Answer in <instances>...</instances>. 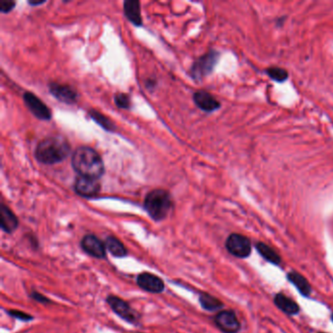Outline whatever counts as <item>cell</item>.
Returning a JSON list of instances; mask_svg holds the SVG:
<instances>
[{"mask_svg": "<svg viewBox=\"0 0 333 333\" xmlns=\"http://www.w3.org/2000/svg\"><path fill=\"white\" fill-rule=\"evenodd\" d=\"M71 164L75 172L84 178L98 180L105 171L100 154L88 147H80L73 153Z\"/></svg>", "mask_w": 333, "mask_h": 333, "instance_id": "1", "label": "cell"}, {"mask_svg": "<svg viewBox=\"0 0 333 333\" xmlns=\"http://www.w3.org/2000/svg\"><path fill=\"white\" fill-rule=\"evenodd\" d=\"M70 153V145L62 136H51L36 146L35 157L43 164H56L65 160Z\"/></svg>", "mask_w": 333, "mask_h": 333, "instance_id": "2", "label": "cell"}, {"mask_svg": "<svg viewBox=\"0 0 333 333\" xmlns=\"http://www.w3.org/2000/svg\"><path fill=\"white\" fill-rule=\"evenodd\" d=\"M173 206L170 194L162 189H156L147 194L144 207L154 221H162Z\"/></svg>", "mask_w": 333, "mask_h": 333, "instance_id": "3", "label": "cell"}, {"mask_svg": "<svg viewBox=\"0 0 333 333\" xmlns=\"http://www.w3.org/2000/svg\"><path fill=\"white\" fill-rule=\"evenodd\" d=\"M220 58V54L215 50H210L206 54L198 58L191 69V75L194 79H201L210 74Z\"/></svg>", "mask_w": 333, "mask_h": 333, "instance_id": "4", "label": "cell"}, {"mask_svg": "<svg viewBox=\"0 0 333 333\" xmlns=\"http://www.w3.org/2000/svg\"><path fill=\"white\" fill-rule=\"evenodd\" d=\"M226 248L236 257L246 258L251 253V241L246 236L239 234H232L227 238Z\"/></svg>", "mask_w": 333, "mask_h": 333, "instance_id": "5", "label": "cell"}, {"mask_svg": "<svg viewBox=\"0 0 333 333\" xmlns=\"http://www.w3.org/2000/svg\"><path fill=\"white\" fill-rule=\"evenodd\" d=\"M107 303L111 307V310L119 316L121 319H124L130 323H137L139 317L135 313V311L129 306V304L122 300L119 297L111 295L107 298Z\"/></svg>", "mask_w": 333, "mask_h": 333, "instance_id": "6", "label": "cell"}, {"mask_svg": "<svg viewBox=\"0 0 333 333\" xmlns=\"http://www.w3.org/2000/svg\"><path fill=\"white\" fill-rule=\"evenodd\" d=\"M24 101L26 106L28 107V110L31 111V113L41 119V120H49L51 119L52 113L49 110V108L42 102L38 97H36L33 93L26 92L24 94Z\"/></svg>", "mask_w": 333, "mask_h": 333, "instance_id": "7", "label": "cell"}, {"mask_svg": "<svg viewBox=\"0 0 333 333\" xmlns=\"http://www.w3.org/2000/svg\"><path fill=\"white\" fill-rule=\"evenodd\" d=\"M214 321L223 333H237L240 329V323L233 311H222L218 313Z\"/></svg>", "mask_w": 333, "mask_h": 333, "instance_id": "8", "label": "cell"}, {"mask_svg": "<svg viewBox=\"0 0 333 333\" xmlns=\"http://www.w3.org/2000/svg\"><path fill=\"white\" fill-rule=\"evenodd\" d=\"M137 283L143 290L151 293H161L165 288L162 279L151 273H142L138 275Z\"/></svg>", "mask_w": 333, "mask_h": 333, "instance_id": "9", "label": "cell"}, {"mask_svg": "<svg viewBox=\"0 0 333 333\" xmlns=\"http://www.w3.org/2000/svg\"><path fill=\"white\" fill-rule=\"evenodd\" d=\"M82 249L90 256L98 259L105 258L106 256V245L94 235H87L81 240Z\"/></svg>", "mask_w": 333, "mask_h": 333, "instance_id": "10", "label": "cell"}, {"mask_svg": "<svg viewBox=\"0 0 333 333\" xmlns=\"http://www.w3.org/2000/svg\"><path fill=\"white\" fill-rule=\"evenodd\" d=\"M49 89L52 95L63 103L74 104L77 101L78 94L70 85L54 82L49 85Z\"/></svg>", "mask_w": 333, "mask_h": 333, "instance_id": "11", "label": "cell"}, {"mask_svg": "<svg viewBox=\"0 0 333 333\" xmlns=\"http://www.w3.org/2000/svg\"><path fill=\"white\" fill-rule=\"evenodd\" d=\"M74 190L76 194H79L80 196L93 197L99 194L101 185L96 179L79 177L74 184Z\"/></svg>", "mask_w": 333, "mask_h": 333, "instance_id": "12", "label": "cell"}, {"mask_svg": "<svg viewBox=\"0 0 333 333\" xmlns=\"http://www.w3.org/2000/svg\"><path fill=\"white\" fill-rule=\"evenodd\" d=\"M194 102L200 110L206 112L216 111L221 107L220 102L213 95L204 90L194 92Z\"/></svg>", "mask_w": 333, "mask_h": 333, "instance_id": "13", "label": "cell"}, {"mask_svg": "<svg viewBox=\"0 0 333 333\" xmlns=\"http://www.w3.org/2000/svg\"><path fill=\"white\" fill-rule=\"evenodd\" d=\"M19 221L17 216L12 212V210L6 206L5 204H1L0 207V226L2 231L5 233H13L18 228Z\"/></svg>", "mask_w": 333, "mask_h": 333, "instance_id": "14", "label": "cell"}, {"mask_svg": "<svg viewBox=\"0 0 333 333\" xmlns=\"http://www.w3.org/2000/svg\"><path fill=\"white\" fill-rule=\"evenodd\" d=\"M124 14L126 18L135 26H142V16L140 2L137 0H126L124 2Z\"/></svg>", "mask_w": 333, "mask_h": 333, "instance_id": "15", "label": "cell"}, {"mask_svg": "<svg viewBox=\"0 0 333 333\" xmlns=\"http://www.w3.org/2000/svg\"><path fill=\"white\" fill-rule=\"evenodd\" d=\"M275 304L276 306L279 308L282 312H284L287 315L290 316H294L297 315L300 312V308L298 304L293 301L290 298H288L287 296L278 293L275 297Z\"/></svg>", "mask_w": 333, "mask_h": 333, "instance_id": "16", "label": "cell"}, {"mask_svg": "<svg viewBox=\"0 0 333 333\" xmlns=\"http://www.w3.org/2000/svg\"><path fill=\"white\" fill-rule=\"evenodd\" d=\"M287 278L292 284L297 288V290L300 292L301 295L309 296L311 294V292H312L311 285H310L309 281L302 275H300L296 272H290L287 275Z\"/></svg>", "mask_w": 333, "mask_h": 333, "instance_id": "17", "label": "cell"}, {"mask_svg": "<svg viewBox=\"0 0 333 333\" xmlns=\"http://www.w3.org/2000/svg\"><path fill=\"white\" fill-rule=\"evenodd\" d=\"M256 249L259 252V254L263 257L264 259L270 263L279 265L280 264V257L278 253L270 247L269 245L265 244L264 242H257L255 245Z\"/></svg>", "mask_w": 333, "mask_h": 333, "instance_id": "18", "label": "cell"}, {"mask_svg": "<svg viewBox=\"0 0 333 333\" xmlns=\"http://www.w3.org/2000/svg\"><path fill=\"white\" fill-rule=\"evenodd\" d=\"M106 248L110 251L112 256L114 257H124L127 254V250L125 248L123 243L116 237L109 236L105 242Z\"/></svg>", "mask_w": 333, "mask_h": 333, "instance_id": "19", "label": "cell"}, {"mask_svg": "<svg viewBox=\"0 0 333 333\" xmlns=\"http://www.w3.org/2000/svg\"><path fill=\"white\" fill-rule=\"evenodd\" d=\"M199 303L206 311H216L221 309L224 306L219 299L215 298L214 296L210 295L209 293H201L199 295Z\"/></svg>", "mask_w": 333, "mask_h": 333, "instance_id": "20", "label": "cell"}, {"mask_svg": "<svg viewBox=\"0 0 333 333\" xmlns=\"http://www.w3.org/2000/svg\"><path fill=\"white\" fill-rule=\"evenodd\" d=\"M90 116L92 117L93 120H95L98 124L101 125L104 129L108 130V131H112L114 130V125L111 122V120L105 116L104 114H102L101 112L97 111H91L90 112Z\"/></svg>", "mask_w": 333, "mask_h": 333, "instance_id": "21", "label": "cell"}, {"mask_svg": "<svg viewBox=\"0 0 333 333\" xmlns=\"http://www.w3.org/2000/svg\"><path fill=\"white\" fill-rule=\"evenodd\" d=\"M267 74L277 82H284L288 78L287 70L278 67H271L266 70Z\"/></svg>", "mask_w": 333, "mask_h": 333, "instance_id": "22", "label": "cell"}, {"mask_svg": "<svg viewBox=\"0 0 333 333\" xmlns=\"http://www.w3.org/2000/svg\"><path fill=\"white\" fill-rule=\"evenodd\" d=\"M114 102L115 105L120 108V109H129L130 108V98L128 95L120 93V94H116L114 97Z\"/></svg>", "mask_w": 333, "mask_h": 333, "instance_id": "23", "label": "cell"}, {"mask_svg": "<svg viewBox=\"0 0 333 333\" xmlns=\"http://www.w3.org/2000/svg\"><path fill=\"white\" fill-rule=\"evenodd\" d=\"M7 314L10 315L11 317H13L15 319H20V320H23V321H29L31 319H33V317L28 315L27 313H24V312H21V311H18V310H10V311H7Z\"/></svg>", "mask_w": 333, "mask_h": 333, "instance_id": "24", "label": "cell"}, {"mask_svg": "<svg viewBox=\"0 0 333 333\" xmlns=\"http://www.w3.org/2000/svg\"><path fill=\"white\" fill-rule=\"evenodd\" d=\"M16 5V2L13 0H0V11L2 13L10 12Z\"/></svg>", "mask_w": 333, "mask_h": 333, "instance_id": "25", "label": "cell"}, {"mask_svg": "<svg viewBox=\"0 0 333 333\" xmlns=\"http://www.w3.org/2000/svg\"><path fill=\"white\" fill-rule=\"evenodd\" d=\"M30 297L35 300L36 302H39V303H43V304H47V303H52V301L50 299H48L47 297H45L44 295H42L41 293H38V292H32L30 294Z\"/></svg>", "mask_w": 333, "mask_h": 333, "instance_id": "26", "label": "cell"}, {"mask_svg": "<svg viewBox=\"0 0 333 333\" xmlns=\"http://www.w3.org/2000/svg\"><path fill=\"white\" fill-rule=\"evenodd\" d=\"M43 3H45V1H28V4L32 5V6H35V5H41Z\"/></svg>", "mask_w": 333, "mask_h": 333, "instance_id": "27", "label": "cell"}, {"mask_svg": "<svg viewBox=\"0 0 333 333\" xmlns=\"http://www.w3.org/2000/svg\"><path fill=\"white\" fill-rule=\"evenodd\" d=\"M331 319H332V321H333V314H332V316H331Z\"/></svg>", "mask_w": 333, "mask_h": 333, "instance_id": "28", "label": "cell"}]
</instances>
